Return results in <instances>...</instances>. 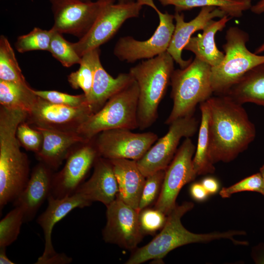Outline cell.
<instances>
[{"mask_svg": "<svg viewBox=\"0 0 264 264\" xmlns=\"http://www.w3.org/2000/svg\"><path fill=\"white\" fill-rule=\"evenodd\" d=\"M134 80L129 73H121L116 78L110 76L103 67L100 55L96 58L91 92L88 102L93 113L99 110L113 95Z\"/></svg>", "mask_w": 264, "mask_h": 264, "instance_id": "603a6c76", "label": "cell"}, {"mask_svg": "<svg viewBox=\"0 0 264 264\" xmlns=\"http://www.w3.org/2000/svg\"><path fill=\"white\" fill-rule=\"evenodd\" d=\"M163 212L154 208L144 209L139 212V222L143 234H152L164 226L167 217Z\"/></svg>", "mask_w": 264, "mask_h": 264, "instance_id": "d590c367", "label": "cell"}, {"mask_svg": "<svg viewBox=\"0 0 264 264\" xmlns=\"http://www.w3.org/2000/svg\"><path fill=\"white\" fill-rule=\"evenodd\" d=\"M264 52V40L262 43L256 49L254 52L257 54H260Z\"/></svg>", "mask_w": 264, "mask_h": 264, "instance_id": "b9f144b4", "label": "cell"}, {"mask_svg": "<svg viewBox=\"0 0 264 264\" xmlns=\"http://www.w3.org/2000/svg\"><path fill=\"white\" fill-rule=\"evenodd\" d=\"M43 135L38 159L52 170L57 169L78 144L88 142L76 131H64L42 127L34 128Z\"/></svg>", "mask_w": 264, "mask_h": 264, "instance_id": "d6986e66", "label": "cell"}, {"mask_svg": "<svg viewBox=\"0 0 264 264\" xmlns=\"http://www.w3.org/2000/svg\"><path fill=\"white\" fill-rule=\"evenodd\" d=\"M193 203L186 201L176 205L167 216L161 231L152 241L135 251L127 264H140L150 260H160L173 249L189 243L208 242L216 240L228 239L235 241L236 230L207 234H196L187 230L181 219L194 207Z\"/></svg>", "mask_w": 264, "mask_h": 264, "instance_id": "7a4b0ae2", "label": "cell"}, {"mask_svg": "<svg viewBox=\"0 0 264 264\" xmlns=\"http://www.w3.org/2000/svg\"><path fill=\"white\" fill-rule=\"evenodd\" d=\"M53 175L52 169L42 162L33 168L25 187L13 201L14 207L23 211L24 222L34 218L51 194Z\"/></svg>", "mask_w": 264, "mask_h": 264, "instance_id": "ac0fdd59", "label": "cell"}, {"mask_svg": "<svg viewBox=\"0 0 264 264\" xmlns=\"http://www.w3.org/2000/svg\"><path fill=\"white\" fill-rule=\"evenodd\" d=\"M16 135L21 145L25 149L36 154L39 152L43 143V135L39 131L30 127L26 121L19 124Z\"/></svg>", "mask_w": 264, "mask_h": 264, "instance_id": "836d02e7", "label": "cell"}, {"mask_svg": "<svg viewBox=\"0 0 264 264\" xmlns=\"http://www.w3.org/2000/svg\"><path fill=\"white\" fill-rule=\"evenodd\" d=\"M48 205L45 210L38 218L37 222L44 234V249L36 264H53L59 253L54 249L51 235L54 225L72 210L89 206L91 202L78 190L72 195L62 198H56L51 194L47 198Z\"/></svg>", "mask_w": 264, "mask_h": 264, "instance_id": "2e32d148", "label": "cell"}, {"mask_svg": "<svg viewBox=\"0 0 264 264\" xmlns=\"http://www.w3.org/2000/svg\"><path fill=\"white\" fill-rule=\"evenodd\" d=\"M165 170L156 172L146 177L138 206V212L152 204L161 191Z\"/></svg>", "mask_w": 264, "mask_h": 264, "instance_id": "d6a6232c", "label": "cell"}, {"mask_svg": "<svg viewBox=\"0 0 264 264\" xmlns=\"http://www.w3.org/2000/svg\"><path fill=\"white\" fill-rule=\"evenodd\" d=\"M174 15L175 27L167 51L180 68H184L193 60L192 58L184 60L181 55L182 50L192 35L197 31L203 30L210 21L216 18H221L227 15L220 8L213 6L201 7L198 15L187 22L185 21L183 13L175 11Z\"/></svg>", "mask_w": 264, "mask_h": 264, "instance_id": "e0dca14e", "label": "cell"}, {"mask_svg": "<svg viewBox=\"0 0 264 264\" xmlns=\"http://www.w3.org/2000/svg\"><path fill=\"white\" fill-rule=\"evenodd\" d=\"M138 86L134 80L111 96L99 110L82 123L76 132L89 142L105 131L116 129L132 130L138 128Z\"/></svg>", "mask_w": 264, "mask_h": 264, "instance_id": "8992f818", "label": "cell"}, {"mask_svg": "<svg viewBox=\"0 0 264 264\" xmlns=\"http://www.w3.org/2000/svg\"><path fill=\"white\" fill-rule=\"evenodd\" d=\"M53 30L48 51L64 66L68 67L80 64L82 57L75 51L72 43L66 40L62 34Z\"/></svg>", "mask_w": 264, "mask_h": 264, "instance_id": "1f68e13d", "label": "cell"}, {"mask_svg": "<svg viewBox=\"0 0 264 264\" xmlns=\"http://www.w3.org/2000/svg\"><path fill=\"white\" fill-rule=\"evenodd\" d=\"M34 92L38 96L54 104L79 107L88 103L84 93L73 95L55 90H34Z\"/></svg>", "mask_w": 264, "mask_h": 264, "instance_id": "8d00e7d4", "label": "cell"}, {"mask_svg": "<svg viewBox=\"0 0 264 264\" xmlns=\"http://www.w3.org/2000/svg\"><path fill=\"white\" fill-rule=\"evenodd\" d=\"M260 173L262 176V177L263 180L264 186V165L262 167H261L260 169ZM263 196H264V194Z\"/></svg>", "mask_w": 264, "mask_h": 264, "instance_id": "ee69618b", "label": "cell"}, {"mask_svg": "<svg viewBox=\"0 0 264 264\" xmlns=\"http://www.w3.org/2000/svg\"><path fill=\"white\" fill-rule=\"evenodd\" d=\"M0 80L28 85L8 39L0 37Z\"/></svg>", "mask_w": 264, "mask_h": 264, "instance_id": "f1b7e54d", "label": "cell"}, {"mask_svg": "<svg viewBox=\"0 0 264 264\" xmlns=\"http://www.w3.org/2000/svg\"><path fill=\"white\" fill-rule=\"evenodd\" d=\"M54 23L52 28L79 39L90 30L102 11L115 0H49Z\"/></svg>", "mask_w": 264, "mask_h": 264, "instance_id": "ba28073f", "label": "cell"}, {"mask_svg": "<svg viewBox=\"0 0 264 264\" xmlns=\"http://www.w3.org/2000/svg\"><path fill=\"white\" fill-rule=\"evenodd\" d=\"M77 190L91 203L99 201L107 206L114 201L118 185L110 161L99 156L94 164L92 176Z\"/></svg>", "mask_w": 264, "mask_h": 264, "instance_id": "ffe728a7", "label": "cell"}, {"mask_svg": "<svg viewBox=\"0 0 264 264\" xmlns=\"http://www.w3.org/2000/svg\"><path fill=\"white\" fill-rule=\"evenodd\" d=\"M93 114L88 103L71 107L51 103L38 96L26 121L33 128L76 131Z\"/></svg>", "mask_w": 264, "mask_h": 264, "instance_id": "9a60e30c", "label": "cell"}, {"mask_svg": "<svg viewBox=\"0 0 264 264\" xmlns=\"http://www.w3.org/2000/svg\"><path fill=\"white\" fill-rule=\"evenodd\" d=\"M169 125L167 133L157 140L142 158L136 161L146 177L167 168L177 150L180 139L193 136L198 131V122L192 115L177 119Z\"/></svg>", "mask_w": 264, "mask_h": 264, "instance_id": "9c48e42d", "label": "cell"}, {"mask_svg": "<svg viewBox=\"0 0 264 264\" xmlns=\"http://www.w3.org/2000/svg\"><path fill=\"white\" fill-rule=\"evenodd\" d=\"M24 213L19 207L8 212L0 221V247H6L18 238L22 224L24 222Z\"/></svg>", "mask_w": 264, "mask_h": 264, "instance_id": "4dcf8cb0", "label": "cell"}, {"mask_svg": "<svg viewBox=\"0 0 264 264\" xmlns=\"http://www.w3.org/2000/svg\"><path fill=\"white\" fill-rule=\"evenodd\" d=\"M38 98L28 85L0 80V104L6 109L21 110L28 114Z\"/></svg>", "mask_w": 264, "mask_h": 264, "instance_id": "484cf974", "label": "cell"}, {"mask_svg": "<svg viewBox=\"0 0 264 264\" xmlns=\"http://www.w3.org/2000/svg\"><path fill=\"white\" fill-rule=\"evenodd\" d=\"M244 191L256 192L264 195V182L260 173L246 177L230 187L222 188L220 195L223 198H227L234 194Z\"/></svg>", "mask_w": 264, "mask_h": 264, "instance_id": "e575fe53", "label": "cell"}, {"mask_svg": "<svg viewBox=\"0 0 264 264\" xmlns=\"http://www.w3.org/2000/svg\"><path fill=\"white\" fill-rule=\"evenodd\" d=\"M97 135L94 144L98 154L109 160L137 161L144 155L158 138L152 132L134 133L122 129L105 131Z\"/></svg>", "mask_w": 264, "mask_h": 264, "instance_id": "7c38bea8", "label": "cell"}, {"mask_svg": "<svg viewBox=\"0 0 264 264\" xmlns=\"http://www.w3.org/2000/svg\"><path fill=\"white\" fill-rule=\"evenodd\" d=\"M174 62L166 51L142 61L130 69L139 88L137 119L140 130L150 127L157 118L159 105L175 69Z\"/></svg>", "mask_w": 264, "mask_h": 264, "instance_id": "3957f363", "label": "cell"}, {"mask_svg": "<svg viewBox=\"0 0 264 264\" xmlns=\"http://www.w3.org/2000/svg\"><path fill=\"white\" fill-rule=\"evenodd\" d=\"M91 141L74 147L67 156L63 169L54 174L51 195L55 198H62L72 195L82 184L99 156L95 144Z\"/></svg>", "mask_w": 264, "mask_h": 264, "instance_id": "4fadbf2b", "label": "cell"}, {"mask_svg": "<svg viewBox=\"0 0 264 264\" xmlns=\"http://www.w3.org/2000/svg\"><path fill=\"white\" fill-rule=\"evenodd\" d=\"M231 19L225 15L219 20L210 21L202 30V34L190 38L184 50L192 52L195 58L208 64L211 67L219 65L222 61L224 53L217 46L216 35L223 30Z\"/></svg>", "mask_w": 264, "mask_h": 264, "instance_id": "7402d4cb", "label": "cell"}, {"mask_svg": "<svg viewBox=\"0 0 264 264\" xmlns=\"http://www.w3.org/2000/svg\"><path fill=\"white\" fill-rule=\"evenodd\" d=\"M53 32L52 28L45 30L34 27L28 34L18 37L15 43L16 49L22 53L33 50L48 51Z\"/></svg>", "mask_w": 264, "mask_h": 264, "instance_id": "f546056e", "label": "cell"}, {"mask_svg": "<svg viewBox=\"0 0 264 264\" xmlns=\"http://www.w3.org/2000/svg\"><path fill=\"white\" fill-rule=\"evenodd\" d=\"M211 75V66L196 58L185 68L174 69L170 81L173 106L165 124L193 115L197 105L212 96Z\"/></svg>", "mask_w": 264, "mask_h": 264, "instance_id": "277c9868", "label": "cell"}, {"mask_svg": "<svg viewBox=\"0 0 264 264\" xmlns=\"http://www.w3.org/2000/svg\"><path fill=\"white\" fill-rule=\"evenodd\" d=\"M222 45L224 56L218 66L211 67V81L213 93L224 95L249 70L264 63V55L248 50L249 34L237 26L226 31Z\"/></svg>", "mask_w": 264, "mask_h": 264, "instance_id": "5b68a950", "label": "cell"}, {"mask_svg": "<svg viewBox=\"0 0 264 264\" xmlns=\"http://www.w3.org/2000/svg\"><path fill=\"white\" fill-rule=\"evenodd\" d=\"M206 102L211 160L214 164L231 161L254 141L255 126L242 105L227 95L211 96Z\"/></svg>", "mask_w": 264, "mask_h": 264, "instance_id": "6da1fadb", "label": "cell"}, {"mask_svg": "<svg viewBox=\"0 0 264 264\" xmlns=\"http://www.w3.org/2000/svg\"><path fill=\"white\" fill-rule=\"evenodd\" d=\"M201 121L193 163L197 175L213 174L215 171L210 157L209 112L206 101L200 104Z\"/></svg>", "mask_w": 264, "mask_h": 264, "instance_id": "4316f807", "label": "cell"}, {"mask_svg": "<svg viewBox=\"0 0 264 264\" xmlns=\"http://www.w3.org/2000/svg\"><path fill=\"white\" fill-rule=\"evenodd\" d=\"M163 6L173 5L175 11L181 12L194 8L213 6L220 8L226 15L241 18L244 11L250 10L251 0H158Z\"/></svg>", "mask_w": 264, "mask_h": 264, "instance_id": "d4e9b609", "label": "cell"}, {"mask_svg": "<svg viewBox=\"0 0 264 264\" xmlns=\"http://www.w3.org/2000/svg\"><path fill=\"white\" fill-rule=\"evenodd\" d=\"M136 0H118V3H128L136 1Z\"/></svg>", "mask_w": 264, "mask_h": 264, "instance_id": "7bdbcfd3", "label": "cell"}, {"mask_svg": "<svg viewBox=\"0 0 264 264\" xmlns=\"http://www.w3.org/2000/svg\"><path fill=\"white\" fill-rule=\"evenodd\" d=\"M190 192L192 197L198 201H204L209 195L202 184L199 182H195L191 185Z\"/></svg>", "mask_w": 264, "mask_h": 264, "instance_id": "74e56055", "label": "cell"}, {"mask_svg": "<svg viewBox=\"0 0 264 264\" xmlns=\"http://www.w3.org/2000/svg\"><path fill=\"white\" fill-rule=\"evenodd\" d=\"M142 6L136 1L108 5L88 32L77 42L72 43L77 54L82 57L88 51L99 48L114 36L126 21L138 17Z\"/></svg>", "mask_w": 264, "mask_h": 264, "instance_id": "8fae6325", "label": "cell"}, {"mask_svg": "<svg viewBox=\"0 0 264 264\" xmlns=\"http://www.w3.org/2000/svg\"><path fill=\"white\" fill-rule=\"evenodd\" d=\"M106 206L107 223L103 230L104 240L125 249H134L143 235L138 211L117 197Z\"/></svg>", "mask_w": 264, "mask_h": 264, "instance_id": "5bb4252c", "label": "cell"}, {"mask_svg": "<svg viewBox=\"0 0 264 264\" xmlns=\"http://www.w3.org/2000/svg\"><path fill=\"white\" fill-rule=\"evenodd\" d=\"M84 0V1H91V0Z\"/></svg>", "mask_w": 264, "mask_h": 264, "instance_id": "f6af8a7d", "label": "cell"}, {"mask_svg": "<svg viewBox=\"0 0 264 264\" xmlns=\"http://www.w3.org/2000/svg\"><path fill=\"white\" fill-rule=\"evenodd\" d=\"M142 5L153 8L157 13L159 24L153 35L148 40L139 41L132 36L118 39L113 49L114 55L121 61L134 63L142 59L154 58L166 52L170 44L175 24L174 15L161 12L153 0H136Z\"/></svg>", "mask_w": 264, "mask_h": 264, "instance_id": "52a82bcc", "label": "cell"}, {"mask_svg": "<svg viewBox=\"0 0 264 264\" xmlns=\"http://www.w3.org/2000/svg\"><path fill=\"white\" fill-rule=\"evenodd\" d=\"M201 183L209 195L215 194L219 190L220 184L214 177H206L202 179Z\"/></svg>", "mask_w": 264, "mask_h": 264, "instance_id": "f35d334b", "label": "cell"}, {"mask_svg": "<svg viewBox=\"0 0 264 264\" xmlns=\"http://www.w3.org/2000/svg\"><path fill=\"white\" fill-rule=\"evenodd\" d=\"M109 160L118 183L117 198L138 210L146 177L139 170L135 160L128 159Z\"/></svg>", "mask_w": 264, "mask_h": 264, "instance_id": "44dd1931", "label": "cell"}, {"mask_svg": "<svg viewBox=\"0 0 264 264\" xmlns=\"http://www.w3.org/2000/svg\"><path fill=\"white\" fill-rule=\"evenodd\" d=\"M100 54L99 48L85 53L82 57L79 69L68 76V81L71 87L74 89H82L87 100L91 92L95 61Z\"/></svg>", "mask_w": 264, "mask_h": 264, "instance_id": "83f0119b", "label": "cell"}, {"mask_svg": "<svg viewBox=\"0 0 264 264\" xmlns=\"http://www.w3.org/2000/svg\"><path fill=\"white\" fill-rule=\"evenodd\" d=\"M224 95L242 105L251 103L264 107V63L246 72Z\"/></svg>", "mask_w": 264, "mask_h": 264, "instance_id": "cb8c5ba5", "label": "cell"}, {"mask_svg": "<svg viewBox=\"0 0 264 264\" xmlns=\"http://www.w3.org/2000/svg\"><path fill=\"white\" fill-rule=\"evenodd\" d=\"M0 264H13L14 263L11 261L7 256L6 253V247H0Z\"/></svg>", "mask_w": 264, "mask_h": 264, "instance_id": "60d3db41", "label": "cell"}, {"mask_svg": "<svg viewBox=\"0 0 264 264\" xmlns=\"http://www.w3.org/2000/svg\"><path fill=\"white\" fill-rule=\"evenodd\" d=\"M196 151L190 137L177 149L171 162L165 169L164 177L155 208L167 216L176 205L179 192L186 184L197 176L193 166V157Z\"/></svg>", "mask_w": 264, "mask_h": 264, "instance_id": "30bf717a", "label": "cell"}, {"mask_svg": "<svg viewBox=\"0 0 264 264\" xmlns=\"http://www.w3.org/2000/svg\"><path fill=\"white\" fill-rule=\"evenodd\" d=\"M251 12L257 15L264 13V0H260L254 5H252L250 9Z\"/></svg>", "mask_w": 264, "mask_h": 264, "instance_id": "ab89813d", "label": "cell"}]
</instances>
